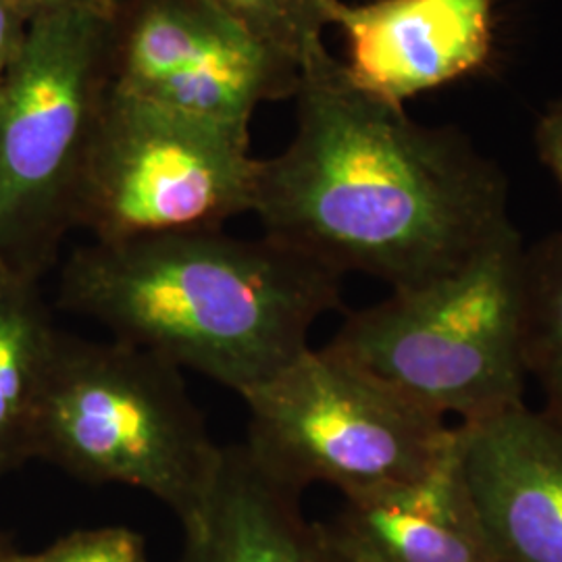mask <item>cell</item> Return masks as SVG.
Returning <instances> with one entry per match:
<instances>
[{"label": "cell", "instance_id": "6da1fadb", "mask_svg": "<svg viewBox=\"0 0 562 562\" xmlns=\"http://www.w3.org/2000/svg\"><path fill=\"white\" fill-rule=\"evenodd\" d=\"M296 134L261 161L265 236L392 290L461 269L510 222L508 181L457 127H427L355 86L327 48L304 63Z\"/></svg>", "mask_w": 562, "mask_h": 562}, {"label": "cell", "instance_id": "7a4b0ae2", "mask_svg": "<svg viewBox=\"0 0 562 562\" xmlns=\"http://www.w3.org/2000/svg\"><path fill=\"white\" fill-rule=\"evenodd\" d=\"M341 280L265 234L213 229L80 246L57 304L241 396L311 348L315 323L341 306Z\"/></svg>", "mask_w": 562, "mask_h": 562}, {"label": "cell", "instance_id": "3957f363", "mask_svg": "<svg viewBox=\"0 0 562 562\" xmlns=\"http://www.w3.org/2000/svg\"><path fill=\"white\" fill-rule=\"evenodd\" d=\"M522 250L513 225L461 269L350 313L327 348L446 422L517 406Z\"/></svg>", "mask_w": 562, "mask_h": 562}, {"label": "cell", "instance_id": "277c9868", "mask_svg": "<svg viewBox=\"0 0 562 562\" xmlns=\"http://www.w3.org/2000/svg\"><path fill=\"white\" fill-rule=\"evenodd\" d=\"M181 369L127 341L59 331L34 459L92 485L136 487L183 522L222 461Z\"/></svg>", "mask_w": 562, "mask_h": 562}, {"label": "cell", "instance_id": "5b68a950", "mask_svg": "<svg viewBox=\"0 0 562 562\" xmlns=\"http://www.w3.org/2000/svg\"><path fill=\"white\" fill-rule=\"evenodd\" d=\"M115 9L32 21L0 80V271L42 280L76 229L83 169L113 88Z\"/></svg>", "mask_w": 562, "mask_h": 562}, {"label": "cell", "instance_id": "8992f818", "mask_svg": "<svg viewBox=\"0 0 562 562\" xmlns=\"http://www.w3.org/2000/svg\"><path fill=\"white\" fill-rule=\"evenodd\" d=\"M240 398L250 415L244 446L299 494L325 483L348 498L413 480L457 427L327 346L304 350Z\"/></svg>", "mask_w": 562, "mask_h": 562}, {"label": "cell", "instance_id": "52a82bcc", "mask_svg": "<svg viewBox=\"0 0 562 562\" xmlns=\"http://www.w3.org/2000/svg\"><path fill=\"white\" fill-rule=\"evenodd\" d=\"M259 173L248 125L111 88L83 169L76 227L104 244L223 229L255 211Z\"/></svg>", "mask_w": 562, "mask_h": 562}, {"label": "cell", "instance_id": "ba28073f", "mask_svg": "<svg viewBox=\"0 0 562 562\" xmlns=\"http://www.w3.org/2000/svg\"><path fill=\"white\" fill-rule=\"evenodd\" d=\"M113 88L204 120L250 125L294 99L301 60L261 41L215 0H117Z\"/></svg>", "mask_w": 562, "mask_h": 562}, {"label": "cell", "instance_id": "9c48e42d", "mask_svg": "<svg viewBox=\"0 0 562 562\" xmlns=\"http://www.w3.org/2000/svg\"><path fill=\"white\" fill-rule=\"evenodd\" d=\"M329 25L350 81L396 106L480 74L496 48L494 0H338Z\"/></svg>", "mask_w": 562, "mask_h": 562}, {"label": "cell", "instance_id": "30bf717a", "mask_svg": "<svg viewBox=\"0 0 562 562\" xmlns=\"http://www.w3.org/2000/svg\"><path fill=\"white\" fill-rule=\"evenodd\" d=\"M459 427L462 475L494 562H562V425L525 402Z\"/></svg>", "mask_w": 562, "mask_h": 562}, {"label": "cell", "instance_id": "8fae6325", "mask_svg": "<svg viewBox=\"0 0 562 562\" xmlns=\"http://www.w3.org/2000/svg\"><path fill=\"white\" fill-rule=\"evenodd\" d=\"M325 529L352 562H494L462 475L459 427L422 475L344 498Z\"/></svg>", "mask_w": 562, "mask_h": 562}, {"label": "cell", "instance_id": "7c38bea8", "mask_svg": "<svg viewBox=\"0 0 562 562\" xmlns=\"http://www.w3.org/2000/svg\"><path fill=\"white\" fill-rule=\"evenodd\" d=\"M180 562H352L301 494L271 477L244 443L223 448L199 508L180 522Z\"/></svg>", "mask_w": 562, "mask_h": 562}, {"label": "cell", "instance_id": "4fadbf2b", "mask_svg": "<svg viewBox=\"0 0 562 562\" xmlns=\"http://www.w3.org/2000/svg\"><path fill=\"white\" fill-rule=\"evenodd\" d=\"M42 280L0 271V475L34 459L59 329Z\"/></svg>", "mask_w": 562, "mask_h": 562}, {"label": "cell", "instance_id": "5bb4252c", "mask_svg": "<svg viewBox=\"0 0 562 562\" xmlns=\"http://www.w3.org/2000/svg\"><path fill=\"white\" fill-rule=\"evenodd\" d=\"M521 350L543 413L562 425V232L522 250Z\"/></svg>", "mask_w": 562, "mask_h": 562}, {"label": "cell", "instance_id": "9a60e30c", "mask_svg": "<svg viewBox=\"0 0 562 562\" xmlns=\"http://www.w3.org/2000/svg\"><path fill=\"white\" fill-rule=\"evenodd\" d=\"M261 41L304 63L325 48L338 0H215Z\"/></svg>", "mask_w": 562, "mask_h": 562}, {"label": "cell", "instance_id": "2e32d148", "mask_svg": "<svg viewBox=\"0 0 562 562\" xmlns=\"http://www.w3.org/2000/svg\"><path fill=\"white\" fill-rule=\"evenodd\" d=\"M32 562H150L138 531L123 525L78 529L32 554Z\"/></svg>", "mask_w": 562, "mask_h": 562}, {"label": "cell", "instance_id": "e0dca14e", "mask_svg": "<svg viewBox=\"0 0 562 562\" xmlns=\"http://www.w3.org/2000/svg\"><path fill=\"white\" fill-rule=\"evenodd\" d=\"M533 142L543 167L552 173L562 192V97L548 104L536 125Z\"/></svg>", "mask_w": 562, "mask_h": 562}, {"label": "cell", "instance_id": "ac0fdd59", "mask_svg": "<svg viewBox=\"0 0 562 562\" xmlns=\"http://www.w3.org/2000/svg\"><path fill=\"white\" fill-rule=\"evenodd\" d=\"M32 21L25 20L11 0H0V80L20 59Z\"/></svg>", "mask_w": 562, "mask_h": 562}, {"label": "cell", "instance_id": "d6986e66", "mask_svg": "<svg viewBox=\"0 0 562 562\" xmlns=\"http://www.w3.org/2000/svg\"><path fill=\"white\" fill-rule=\"evenodd\" d=\"M27 21L46 18L69 9H86V7H111L117 0H11Z\"/></svg>", "mask_w": 562, "mask_h": 562}, {"label": "cell", "instance_id": "ffe728a7", "mask_svg": "<svg viewBox=\"0 0 562 562\" xmlns=\"http://www.w3.org/2000/svg\"><path fill=\"white\" fill-rule=\"evenodd\" d=\"M0 562H32V554L21 552L9 540L0 538Z\"/></svg>", "mask_w": 562, "mask_h": 562}]
</instances>
